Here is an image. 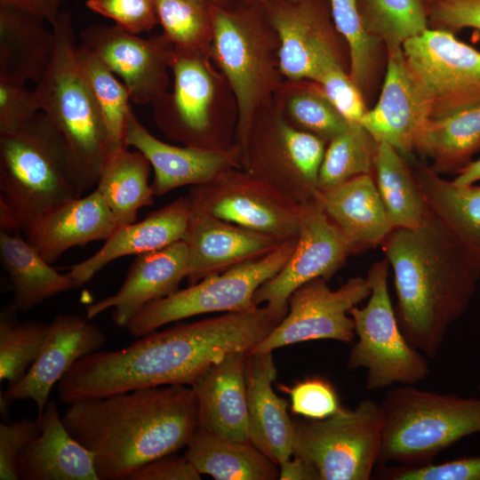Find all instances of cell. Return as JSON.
Instances as JSON below:
<instances>
[{"mask_svg":"<svg viewBox=\"0 0 480 480\" xmlns=\"http://www.w3.org/2000/svg\"><path fill=\"white\" fill-rule=\"evenodd\" d=\"M432 118L480 105V51L453 32L428 28L402 45Z\"/></svg>","mask_w":480,"mask_h":480,"instance_id":"13","label":"cell"},{"mask_svg":"<svg viewBox=\"0 0 480 480\" xmlns=\"http://www.w3.org/2000/svg\"><path fill=\"white\" fill-rule=\"evenodd\" d=\"M164 36L175 48L210 54L212 40L209 0H154Z\"/></svg>","mask_w":480,"mask_h":480,"instance_id":"43","label":"cell"},{"mask_svg":"<svg viewBox=\"0 0 480 480\" xmlns=\"http://www.w3.org/2000/svg\"><path fill=\"white\" fill-rule=\"evenodd\" d=\"M55 49L35 91L41 111L61 135L68 172L77 196L96 187L107 156L108 139L76 56L71 16L60 12L52 25Z\"/></svg>","mask_w":480,"mask_h":480,"instance_id":"5","label":"cell"},{"mask_svg":"<svg viewBox=\"0 0 480 480\" xmlns=\"http://www.w3.org/2000/svg\"><path fill=\"white\" fill-rule=\"evenodd\" d=\"M297 238L283 242L269 253L209 275L183 290L148 303L129 321L135 338L182 319L215 312H242L258 306L253 296L274 276L292 253Z\"/></svg>","mask_w":480,"mask_h":480,"instance_id":"12","label":"cell"},{"mask_svg":"<svg viewBox=\"0 0 480 480\" xmlns=\"http://www.w3.org/2000/svg\"><path fill=\"white\" fill-rule=\"evenodd\" d=\"M333 24L348 48V73L364 98L374 81L380 45L365 29L358 0H328Z\"/></svg>","mask_w":480,"mask_h":480,"instance_id":"41","label":"cell"},{"mask_svg":"<svg viewBox=\"0 0 480 480\" xmlns=\"http://www.w3.org/2000/svg\"><path fill=\"white\" fill-rule=\"evenodd\" d=\"M278 466L280 480H320L316 469L300 457H291Z\"/></svg>","mask_w":480,"mask_h":480,"instance_id":"53","label":"cell"},{"mask_svg":"<svg viewBox=\"0 0 480 480\" xmlns=\"http://www.w3.org/2000/svg\"><path fill=\"white\" fill-rule=\"evenodd\" d=\"M429 28L480 30V0H437L428 5Z\"/></svg>","mask_w":480,"mask_h":480,"instance_id":"50","label":"cell"},{"mask_svg":"<svg viewBox=\"0 0 480 480\" xmlns=\"http://www.w3.org/2000/svg\"><path fill=\"white\" fill-rule=\"evenodd\" d=\"M272 327L257 307L157 329L121 349L79 358L58 382V396L69 405L138 388L192 386L228 354L250 352Z\"/></svg>","mask_w":480,"mask_h":480,"instance_id":"1","label":"cell"},{"mask_svg":"<svg viewBox=\"0 0 480 480\" xmlns=\"http://www.w3.org/2000/svg\"><path fill=\"white\" fill-rule=\"evenodd\" d=\"M239 1L264 3L268 0H239Z\"/></svg>","mask_w":480,"mask_h":480,"instance_id":"56","label":"cell"},{"mask_svg":"<svg viewBox=\"0 0 480 480\" xmlns=\"http://www.w3.org/2000/svg\"><path fill=\"white\" fill-rule=\"evenodd\" d=\"M380 247L394 273L400 328L433 358L451 324L468 309L480 268L431 210L416 228H394Z\"/></svg>","mask_w":480,"mask_h":480,"instance_id":"3","label":"cell"},{"mask_svg":"<svg viewBox=\"0 0 480 480\" xmlns=\"http://www.w3.org/2000/svg\"><path fill=\"white\" fill-rule=\"evenodd\" d=\"M432 118L429 106L406 63L402 46L387 49L382 88L375 106L359 124L374 140L387 143L404 157Z\"/></svg>","mask_w":480,"mask_h":480,"instance_id":"20","label":"cell"},{"mask_svg":"<svg viewBox=\"0 0 480 480\" xmlns=\"http://www.w3.org/2000/svg\"><path fill=\"white\" fill-rule=\"evenodd\" d=\"M389 262L384 258L372 264L367 281L371 293L365 306H355L348 314L357 341L347 366L366 371L365 388L373 391L398 385H415L429 373L427 356L404 335L388 287Z\"/></svg>","mask_w":480,"mask_h":480,"instance_id":"9","label":"cell"},{"mask_svg":"<svg viewBox=\"0 0 480 480\" xmlns=\"http://www.w3.org/2000/svg\"><path fill=\"white\" fill-rule=\"evenodd\" d=\"M191 212L189 196H180L142 220L115 230L103 246L68 272L77 287L113 260L163 249L182 240Z\"/></svg>","mask_w":480,"mask_h":480,"instance_id":"26","label":"cell"},{"mask_svg":"<svg viewBox=\"0 0 480 480\" xmlns=\"http://www.w3.org/2000/svg\"><path fill=\"white\" fill-rule=\"evenodd\" d=\"M380 404L379 463H428L465 436L480 433V397H462L399 385Z\"/></svg>","mask_w":480,"mask_h":480,"instance_id":"6","label":"cell"},{"mask_svg":"<svg viewBox=\"0 0 480 480\" xmlns=\"http://www.w3.org/2000/svg\"><path fill=\"white\" fill-rule=\"evenodd\" d=\"M212 4L217 5L227 6L234 3L236 0H209Z\"/></svg>","mask_w":480,"mask_h":480,"instance_id":"55","label":"cell"},{"mask_svg":"<svg viewBox=\"0 0 480 480\" xmlns=\"http://www.w3.org/2000/svg\"><path fill=\"white\" fill-rule=\"evenodd\" d=\"M86 5L134 35L149 31L159 23L154 0H87Z\"/></svg>","mask_w":480,"mask_h":480,"instance_id":"46","label":"cell"},{"mask_svg":"<svg viewBox=\"0 0 480 480\" xmlns=\"http://www.w3.org/2000/svg\"><path fill=\"white\" fill-rule=\"evenodd\" d=\"M187 276L188 251L183 240L157 251L139 254L118 291L88 305L86 317L92 319L112 308L115 324L125 328L143 307L177 292Z\"/></svg>","mask_w":480,"mask_h":480,"instance_id":"23","label":"cell"},{"mask_svg":"<svg viewBox=\"0 0 480 480\" xmlns=\"http://www.w3.org/2000/svg\"><path fill=\"white\" fill-rule=\"evenodd\" d=\"M212 20L210 56L234 95L237 108L235 144L242 148L254 116L284 80L279 38L263 3L212 4Z\"/></svg>","mask_w":480,"mask_h":480,"instance_id":"4","label":"cell"},{"mask_svg":"<svg viewBox=\"0 0 480 480\" xmlns=\"http://www.w3.org/2000/svg\"><path fill=\"white\" fill-rule=\"evenodd\" d=\"M40 111L35 90L0 80V134L16 132Z\"/></svg>","mask_w":480,"mask_h":480,"instance_id":"49","label":"cell"},{"mask_svg":"<svg viewBox=\"0 0 480 480\" xmlns=\"http://www.w3.org/2000/svg\"><path fill=\"white\" fill-rule=\"evenodd\" d=\"M364 26L386 49L400 47L429 28L423 0H358Z\"/></svg>","mask_w":480,"mask_h":480,"instance_id":"40","label":"cell"},{"mask_svg":"<svg viewBox=\"0 0 480 480\" xmlns=\"http://www.w3.org/2000/svg\"><path fill=\"white\" fill-rule=\"evenodd\" d=\"M0 4L13 6L36 14L52 25L60 11L58 0H0Z\"/></svg>","mask_w":480,"mask_h":480,"instance_id":"52","label":"cell"},{"mask_svg":"<svg viewBox=\"0 0 480 480\" xmlns=\"http://www.w3.org/2000/svg\"><path fill=\"white\" fill-rule=\"evenodd\" d=\"M405 158L429 209L480 268V185L458 186L412 155Z\"/></svg>","mask_w":480,"mask_h":480,"instance_id":"31","label":"cell"},{"mask_svg":"<svg viewBox=\"0 0 480 480\" xmlns=\"http://www.w3.org/2000/svg\"><path fill=\"white\" fill-rule=\"evenodd\" d=\"M171 71L172 90L151 104L158 129L184 146L211 150L231 148L236 103L210 54L174 47Z\"/></svg>","mask_w":480,"mask_h":480,"instance_id":"7","label":"cell"},{"mask_svg":"<svg viewBox=\"0 0 480 480\" xmlns=\"http://www.w3.org/2000/svg\"><path fill=\"white\" fill-rule=\"evenodd\" d=\"M370 293L366 277H351L336 290L328 286L325 278L313 279L291 294L285 316L250 352H272L315 340L351 343L356 333L348 312Z\"/></svg>","mask_w":480,"mask_h":480,"instance_id":"15","label":"cell"},{"mask_svg":"<svg viewBox=\"0 0 480 480\" xmlns=\"http://www.w3.org/2000/svg\"><path fill=\"white\" fill-rule=\"evenodd\" d=\"M59 2H60V0H58Z\"/></svg>","mask_w":480,"mask_h":480,"instance_id":"58","label":"cell"},{"mask_svg":"<svg viewBox=\"0 0 480 480\" xmlns=\"http://www.w3.org/2000/svg\"><path fill=\"white\" fill-rule=\"evenodd\" d=\"M117 228L115 218L95 188L84 196L55 204L25 230L27 242L50 264L66 251L107 240Z\"/></svg>","mask_w":480,"mask_h":480,"instance_id":"24","label":"cell"},{"mask_svg":"<svg viewBox=\"0 0 480 480\" xmlns=\"http://www.w3.org/2000/svg\"><path fill=\"white\" fill-rule=\"evenodd\" d=\"M44 21L31 12L0 4V80L25 85L42 78L56 42Z\"/></svg>","mask_w":480,"mask_h":480,"instance_id":"30","label":"cell"},{"mask_svg":"<svg viewBox=\"0 0 480 480\" xmlns=\"http://www.w3.org/2000/svg\"><path fill=\"white\" fill-rule=\"evenodd\" d=\"M291 397L292 413L309 420H324L343 409L333 386L321 377L307 378L292 387L281 386Z\"/></svg>","mask_w":480,"mask_h":480,"instance_id":"45","label":"cell"},{"mask_svg":"<svg viewBox=\"0 0 480 480\" xmlns=\"http://www.w3.org/2000/svg\"><path fill=\"white\" fill-rule=\"evenodd\" d=\"M0 256L13 291L12 304L27 313L45 300L77 287L69 274H60L20 233H0Z\"/></svg>","mask_w":480,"mask_h":480,"instance_id":"32","label":"cell"},{"mask_svg":"<svg viewBox=\"0 0 480 480\" xmlns=\"http://www.w3.org/2000/svg\"><path fill=\"white\" fill-rule=\"evenodd\" d=\"M151 164L128 148L109 151L95 188L111 211L117 228L136 221L139 210L154 204L149 184Z\"/></svg>","mask_w":480,"mask_h":480,"instance_id":"34","label":"cell"},{"mask_svg":"<svg viewBox=\"0 0 480 480\" xmlns=\"http://www.w3.org/2000/svg\"><path fill=\"white\" fill-rule=\"evenodd\" d=\"M273 100L291 125L316 135L326 145L349 124L313 80L284 79Z\"/></svg>","mask_w":480,"mask_h":480,"instance_id":"37","label":"cell"},{"mask_svg":"<svg viewBox=\"0 0 480 480\" xmlns=\"http://www.w3.org/2000/svg\"><path fill=\"white\" fill-rule=\"evenodd\" d=\"M201 474L185 457L175 453L157 458L136 469L128 480H200Z\"/></svg>","mask_w":480,"mask_h":480,"instance_id":"51","label":"cell"},{"mask_svg":"<svg viewBox=\"0 0 480 480\" xmlns=\"http://www.w3.org/2000/svg\"><path fill=\"white\" fill-rule=\"evenodd\" d=\"M125 141L150 163L154 170L151 188L155 196L180 187L203 184L226 169L240 167L238 145L226 150H211L168 144L153 136L132 110L127 117Z\"/></svg>","mask_w":480,"mask_h":480,"instance_id":"22","label":"cell"},{"mask_svg":"<svg viewBox=\"0 0 480 480\" xmlns=\"http://www.w3.org/2000/svg\"><path fill=\"white\" fill-rule=\"evenodd\" d=\"M184 456L201 475L216 480H275L279 468L251 442L222 438L198 427Z\"/></svg>","mask_w":480,"mask_h":480,"instance_id":"33","label":"cell"},{"mask_svg":"<svg viewBox=\"0 0 480 480\" xmlns=\"http://www.w3.org/2000/svg\"><path fill=\"white\" fill-rule=\"evenodd\" d=\"M263 4L279 38L284 79L314 80L324 57L342 54V37L333 24L328 0H268Z\"/></svg>","mask_w":480,"mask_h":480,"instance_id":"18","label":"cell"},{"mask_svg":"<svg viewBox=\"0 0 480 480\" xmlns=\"http://www.w3.org/2000/svg\"><path fill=\"white\" fill-rule=\"evenodd\" d=\"M92 452L100 480H128L141 466L187 446L198 428L190 386L167 385L82 400L61 416Z\"/></svg>","mask_w":480,"mask_h":480,"instance_id":"2","label":"cell"},{"mask_svg":"<svg viewBox=\"0 0 480 480\" xmlns=\"http://www.w3.org/2000/svg\"><path fill=\"white\" fill-rule=\"evenodd\" d=\"M12 304L0 313V380L8 387L20 381L39 356L49 332V324L20 322Z\"/></svg>","mask_w":480,"mask_h":480,"instance_id":"42","label":"cell"},{"mask_svg":"<svg viewBox=\"0 0 480 480\" xmlns=\"http://www.w3.org/2000/svg\"><path fill=\"white\" fill-rule=\"evenodd\" d=\"M0 193L22 233L55 204L78 197L64 140L42 111L16 132L0 134Z\"/></svg>","mask_w":480,"mask_h":480,"instance_id":"8","label":"cell"},{"mask_svg":"<svg viewBox=\"0 0 480 480\" xmlns=\"http://www.w3.org/2000/svg\"><path fill=\"white\" fill-rule=\"evenodd\" d=\"M16 467L22 480H100L92 452L68 433L52 400L42 415L40 435L22 450Z\"/></svg>","mask_w":480,"mask_h":480,"instance_id":"28","label":"cell"},{"mask_svg":"<svg viewBox=\"0 0 480 480\" xmlns=\"http://www.w3.org/2000/svg\"><path fill=\"white\" fill-rule=\"evenodd\" d=\"M292 421V455L311 464L320 480L371 478L381 446L380 404L365 399L324 420Z\"/></svg>","mask_w":480,"mask_h":480,"instance_id":"11","label":"cell"},{"mask_svg":"<svg viewBox=\"0 0 480 480\" xmlns=\"http://www.w3.org/2000/svg\"><path fill=\"white\" fill-rule=\"evenodd\" d=\"M80 37L122 79L132 103L152 104L167 92L174 45L164 33L145 39L116 25L95 24Z\"/></svg>","mask_w":480,"mask_h":480,"instance_id":"17","label":"cell"},{"mask_svg":"<svg viewBox=\"0 0 480 480\" xmlns=\"http://www.w3.org/2000/svg\"><path fill=\"white\" fill-rule=\"evenodd\" d=\"M188 196L195 208L280 242L298 236L301 204L241 167L191 186Z\"/></svg>","mask_w":480,"mask_h":480,"instance_id":"14","label":"cell"},{"mask_svg":"<svg viewBox=\"0 0 480 480\" xmlns=\"http://www.w3.org/2000/svg\"><path fill=\"white\" fill-rule=\"evenodd\" d=\"M391 480H480V456L462 457L440 464L391 468L382 474Z\"/></svg>","mask_w":480,"mask_h":480,"instance_id":"47","label":"cell"},{"mask_svg":"<svg viewBox=\"0 0 480 480\" xmlns=\"http://www.w3.org/2000/svg\"><path fill=\"white\" fill-rule=\"evenodd\" d=\"M182 240L188 251L189 284L235 265L262 257L283 242L231 222L191 205Z\"/></svg>","mask_w":480,"mask_h":480,"instance_id":"21","label":"cell"},{"mask_svg":"<svg viewBox=\"0 0 480 480\" xmlns=\"http://www.w3.org/2000/svg\"><path fill=\"white\" fill-rule=\"evenodd\" d=\"M377 142L359 124L350 123L325 148L318 175L319 192L363 174L373 173Z\"/></svg>","mask_w":480,"mask_h":480,"instance_id":"39","label":"cell"},{"mask_svg":"<svg viewBox=\"0 0 480 480\" xmlns=\"http://www.w3.org/2000/svg\"><path fill=\"white\" fill-rule=\"evenodd\" d=\"M76 56L106 128L109 151L128 148L125 132L132 108L126 86L95 53L82 44L76 46Z\"/></svg>","mask_w":480,"mask_h":480,"instance_id":"38","label":"cell"},{"mask_svg":"<svg viewBox=\"0 0 480 480\" xmlns=\"http://www.w3.org/2000/svg\"><path fill=\"white\" fill-rule=\"evenodd\" d=\"M452 180L458 186H467L480 181V157L463 167Z\"/></svg>","mask_w":480,"mask_h":480,"instance_id":"54","label":"cell"},{"mask_svg":"<svg viewBox=\"0 0 480 480\" xmlns=\"http://www.w3.org/2000/svg\"><path fill=\"white\" fill-rule=\"evenodd\" d=\"M373 178L394 228H416L430 209L406 158L392 146L379 142L373 162Z\"/></svg>","mask_w":480,"mask_h":480,"instance_id":"36","label":"cell"},{"mask_svg":"<svg viewBox=\"0 0 480 480\" xmlns=\"http://www.w3.org/2000/svg\"><path fill=\"white\" fill-rule=\"evenodd\" d=\"M248 352L228 354L190 386L198 427L222 438L250 442V419L245 378Z\"/></svg>","mask_w":480,"mask_h":480,"instance_id":"25","label":"cell"},{"mask_svg":"<svg viewBox=\"0 0 480 480\" xmlns=\"http://www.w3.org/2000/svg\"><path fill=\"white\" fill-rule=\"evenodd\" d=\"M316 200L356 254L380 246L394 228L373 174L359 175L334 188L319 192Z\"/></svg>","mask_w":480,"mask_h":480,"instance_id":"29","label":"cell"},{"mask_svg":"<svg viewBox=\"0 0 480 480\" xmlns=\"http://www.w3.org/2000/svg\"><path fill=\"white\" fill-rule=\"evenodd\" d=\"M105 343L104 332L87 317L58 314L49 324L42 350L23 379L1 393V414L7 417L12 403L28 399L35 403L37 415H43L53 386L76 361L100 350Z\"/></svg>","mask_w":480,"mask_h":480,"instance_id":"19","label":"cell"},{"mask_svg":"<svg viewBox=\"0 0 480 480\" xmlns=\"http://www.w3.org/2000/svg\"><path fill=\"white\" fill-rule=\"evenodd\" d=\"M326 143L291 125L273 98L256 113L240 167L299 204L316 199Z\"/></svg>","mask_w":480,"mask_h":480,"instance_id":"10","label":"cell"},{"mask_svg":"<svg viewBox=\"0 0 480 480\" xmlns=\"http://www.w3.org/2000/svg\"><path fill=\"white\" fill-rule=\"evenodd\" d=\"M423 1H424V3H425V4H427V6H428V5L430 4L431 3L435 2V1H437V0H423Z\"/></svg>","mask_w":480,"mask_h":480,"instance_id":"57","label":"cell"},{"mask_svg":"<svg viewBox=\"0 0 480 480\" xmlns=\"http://www.w3.org/2000/svg\"><path fill=\"white\" fill-rule=\"evenodd\" d=\"M313 81L348 122L359 123L367 112L365 98L351 79L341 54L324 57Z\"/></svg>","mask_w":480,"mask_h":480,"instance_id":"44","label":"cell"},{"mask_svg":"<svg viewBox=\"0 0 480 480\" xmlns=\"http://www.w3.org/2000/svg\"><path fill=\"white\" fill-rule=\"evenodd\" d=\"M415 150L432 160L430 167L436 173H458L480 150V105L431 118Z\"/></svg>","mask_w":480,"mask_h":480,"instance_id":"35","label":"cell"},{"mask_svg":"<svg viewBox=\"0 0 480 480\" xmlns=\"http://www.w3.org/2000/svg\"><path fill=\"white\" fill-rule=\"evenodd\" d=\"M42 430V415L35 420L28 416L17 421L0 424V479L20 480L17 460L22 450L36 438Z\"/></svg>","mask_w":480,"mask_h":480,"instance_id":"48","label":"cell"},{"mask_svg":"<svg viewBox=\"0 0 480 480\" xmlns=\"http://www.w3.org/2000/svg\"><path fill=\"white\" fill-rule=\"evenodd\" d=\"M355 249L315 199L300 205L295 248L284 267L255 292L254 303L266 307L279 319L288 311L291 294L304 284L328 280Z\"/></svg>","mask_w":480,"mask_h":480,"instance_id":"16","label":"cell"},{"mask_svg":"<svg viewBox=\"0 0 480 480\" xmlns=\"http://www.w3.org/2000/svg\"><path fill=\"white\" fill-rule=\"evenodd\" d=\"M276 377L272 352L247 353L250 442L279 465L292 456L293 421L287 411V401L272 388Z\"/></svg>","mask_w":480,"mask_h":480,"instance_id":"27","label":"cell"}]
</instances>
